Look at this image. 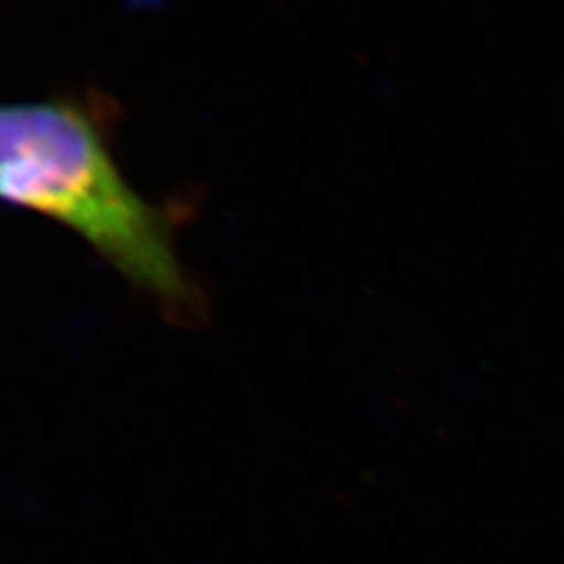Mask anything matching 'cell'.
<instances>
[{
  "mask_svg": "<svg viewBox=\"0 0 564 564\" xmlns=\"http://www.w3.org/2000/svg\"><path fill=\"white\" fill-rule=\"evenodd\" d=\"M0 202L78 235L170 318H202V293L170 224L123 176L99 123L78 105H0Z\"/></svg>",
  "mask_w": 564,
  "mask_h": 564,
  "instance_id": "cell-1",
  "label": "cell"
}]
</instances>
